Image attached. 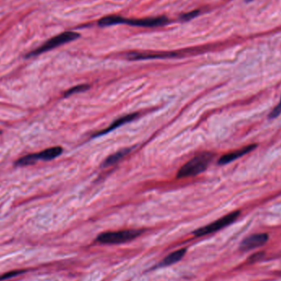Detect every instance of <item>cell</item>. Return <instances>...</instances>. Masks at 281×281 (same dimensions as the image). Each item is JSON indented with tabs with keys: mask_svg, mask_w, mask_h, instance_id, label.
<instances>
[{
	"mask_svg": "<svg viewBox=\"0 0 281 281\" xmlns=\"http://www.w3.org/2000/svg\"><path fill=\"white\" fill-rule=\"evenodd\" d=\"M213 158V154L210 152H203L196 155L180 168L178 171L177 177L183 179L201 174L208 168Z\"/></svg>",
	"mask_w": 281,
	"mask_h": 281,
	"instance_id": "1",
	"label": "cell"
},
{
	"mask_svg": "<svg viewBox=\"0 0 281 281\" xmlns=\"http://www.w3.org/2000/svg\"><path fill=\"white\" fill-rule=\"evenodd\" d=\"M141 234L142 231L139 230L109 231L99 234L96 240L102 244H120L134 240Z\"/></svg>",
	"mask_w": 281,
	"mask_h": 281,
	"instance_id": "2",
	"label": "cell"
},
{
	"mask_svg": "<svg viewBox=\"0 0 281 281\" xmlns=\"http://www.w3.org/2000/svg\"><path fill=\"white\" fill-rule=\"evenodd\" d=\"M79 37H80V35L77 33V32H63V33H61V34L48 40L46 43L42 45V47H40L37 49L30 52L27 54V58L40 55V54L46 53L47 51L51 50V49H53V48H56V47H60L62 45L66 44V43H68V42H73L74 40L78 39Z\"/></svg>",
	"mask_w": 281,
	"mask_h": 281,
	"instance_id": "3",
	"label": "cell"
},
{
	"mask_svg": "<svg viewBox=\"0 0 281 281\" xmlns=\"http://www.w3.org/2000/svg\"><path fill=\"white\" fill-rule=\"evenodd\" d=\"M240 216L239 211H235L226 216L221 217L217 221H214L212 223L209 224L207 226H204L202 228L198 229L194 232V235L196 237H202L205 235L211 234L217 231H221L222 229L226 228L231 224L234 223Z\"/></svg>",
	"mask_w": 281,
	"mask_h": 281,
	"instance_id": "4",
	"label": "cell"
},
{
	"mask_svg": "<svg viewBox=\"0 0 281 281\" xmlns=\"http://www.w3.org/2000/svg\"><path fill=\"white\" fill-rule=\"evenodd\" d=\"M169 22L167 17H158L143 18V19H127L124 18L125 24H129L134 27H162Z\"/></svg>",
	"mask_w": 281,
	"mask_h": 281,
	"instance_id": "5",
	"label": "cell"
},
{
	"mask_svg": "<svg viewBox=\"0 0 281 281\" xmlns=\"http://www.w3.org/2000/svg\"><path fill=\"white\" fill-rule=\"evenodd\" d=\"M269 239V236L267 234H257L250 235L242 240L240 244V249L242 251L253 249L256 247H261L264 245Z\"/></svg>",
	"mask_w": 281,
	"mask_h": 281,
	"instance_id": "6",
	"label": "cell"
},
{
	"mask_svg": "<svg viewBox=\"0 0 281 281\" xmlns=\"http://www.w3.org/2000/svg\"><path fill=\"white\" fill-rule=\"evenodd\" d=\"M257 144L247 145L244 147L241 148L239 150H234L232 152L227 153L226 155H222L219 160V165H227L229 163L233 162L234 160H237L238 158L242 157V155H245L247 153L251 152L252 150L257 148Z\"/></svg>",
	"mask_w": 281,
	"mask_h": 281,
	"instance_id": "7",
	"label": "cell"
},
{
	"mask_svg": "<svg viewBox=\"0 0 281 281\" xmlns=\"http://www.w3.org/2000/svg\"><path fill=\"white\" fill-rule=\"evenodd\" d=\"M139 114H128V115H125V116L122 117L120 119H117L113 123V124L107 128L106 129H104L103 131L99 132L96 135H94V137L101 136V135H105V134H108L109 132L113 131L114 129H116L117 128H119V127L124 125V124H127V123H129V122H132L134 119H136Z\"/></svg>",
	"mask_w": 281,
	"mask_h": 281,
	"instance_id": "8",
	"label": "cell"
},
{
	"mask_svg": "<svg viewBox=\"0 0 281 281\" xmlns=\"http://www.w3.org/2000/svg\"><path fill=\"white\" fill-rule=\"evenodd\" d=\"M186 252H187L186 248L176 250L175 252H171L170 254L168 255L167 257L163 259L160 263V267H169V266L177 263L182 259L183 257H185Z\"/></svg>",
	"mask_w": 281,
	"mask_h": 281,
	"instance_id": "9",
	"label": "cell"
},
{
	"mask_svg": "<svg viewBox=\"0 0 281 281\" xmlns=\"http://www.w3.org/2000/svg\"><path fill=\"white\" fill-rule=\"evenodd\" d=\"M63 153V148L60 146L48 148L42 152L37 153V156L39 160H51L58 157Z\"/></svg>",
	"mask_w": 281,
	"mask_h": 281,
	"instance_id": "10",
	"label": "cell"
},
{
	"mask_svg": "<svg viewBox=\"0 0 281 281\" xmlns=\"http://www.w3.org/2000/svg\"><path fill=\"white\" fill-rule=\"evenodd\" d=\"M124 17L120 16H108L104 17L98 22L99 27H108L112 25L124 24Z\"/></svg>",
	"mask_w": 281,
	"mask_h": 281,
	"instance_id": "11",
	"label": "cell"
},
{
	"mask_svg": "<svg viewBox=\"0 0 281 281\" xmlns=\"http://www.w3.org/2000/svg\"><path fill=\"white\" fill-rule=\"evenodd\" d=\"M129 151H130L129 149H124V150H119V151L115 153V154L109 155V157L107 158L106 160H104V162L103 163V166L108 167V166L114 165L115 163L118 162L119 160L123 159Z\"/></svg>",
	"mask_w": 281,
	"mask_h": 281,
	"instance_id": "12",
	"label": "cell"
},
{
	"mask_svg": "<svg viewBox=\"0 0 281 281\" xmlns=\"http://www.w3.org/2000/svg\"><path fill=\"white\" fill-rule=\"evenodd\" d=\"M37 160H39L38 156H37V153L31 154V155H25L23 157L20 158L19 160H17L16 165H18V166L33 165L37 162Z\"/></svg>",
	"mask_w": 281,
	"mask_h": 281,
	"instance_id": "13",
	"label": "cell"
},
{
	"mask_svg": "<svg viewBox=\"0 0 281 281\" xmlns=\"http://www.w3.org/2000/svg\"><path fill=\"white\" fill-rule=\"evenodd\" d=\"M89 89V86L88 85H79L77 86L75 88H71L70 90L66 92L64 95L68 96V95H72V94H76V93H83L84 91Z\"/></svg>",
	"mask_w": 281,
	"mask_h": 281,
	"instance_id": "14",
	"label": "cell"
},
{
	"mask_svg": "<svg viewBox=\"0 0 281 281\" xmlns=\"http://www.w3.org/2000/svg\"><path fill=\"white\" fill-rule=\"evenodd\" d=\"M281 114V100H280L279 104H277V106L275 107L274 109H272V111L268 115V118L270 119H274L277 117H279Z\"/></svg>",
	"mask_w": 281,
	"mask_h": 281,
	"instance_id": "15",
	"label": "cell"
},
{
	"mask_svg": "<svg viewBox=\"0 0 281 281\" xmlns=\"http://www.w3.org/2000/svg\"><path fill=\"white\" fill-rule=\"evenodd\" d=\"M199 13H200V12H199V11H197V10L191 11V12H187V13H185V14H183L182 16L180 17V19L184 21V22H187V21H190L191 19H193L194 17H196Z\"/></svg>",
	"mask_w": 281,
	"mask_h": 281,
	"instance_id": "16",
	"label": "cell"
},
{
	"mask_svg": "<svg viewBox=\"0 0 281 281\" xmlns=\"http://www.w3.org/2000/svg\"><path fill=\"white\" fill-rule=\"evenodd\" d=\"M23 272H10L8 274H5L3 275V277H1L0 280H4L7 279V278H10V277H15V275H18L21 274Z\"/></svg>",
	"mask_w": 281,
	"mask_h": 281,
	"instance_id": "17",
	"label": "cell"
},
{
	"mask_svg": "<svg viewBox=\"0 0 281 281\" xmlns=\"http://www.w3.org/2000/svg\"><path fill=\"white\" fill-rule=\"evenodd\" d=\"M263 257V253L262 252H258V253H256V254L252 255V257H251V261L252 262H255V261H257V260L262 258Z\"/></svg>",
	"mask_w": 281,
	"mask_h": 281,
	"instance_id": "18",
	"label": "cell"
},
{
	"mask_svg": "<svg viewBox=\"0 0 281 281\" xmlns=\"http://www.w3.org/2000/svg\"><path fill=\"white\" fill-rule=\"evenodd\" d=\"M0 134H1V131H0Z\"/></svg>",
	"mask_w": 281,
	"mask_h": 281,
	"instance_id": "19",
	"label": "cell"
}]
</instances>
